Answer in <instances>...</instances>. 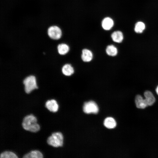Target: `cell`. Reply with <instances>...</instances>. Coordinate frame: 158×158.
I'll use <instances>...</instances> for the list:
<instances>
[{
    "mask_svg": "<svg viewBox=\"0 0 158 158\" xmlns=\"http://www.w3.org/2000/svg\"><path fill=\"white\" fill-rule=\"evenodd\" d=\"M145 99L148 106H151L155 103L156 99L153 93L150 91L146 90L144 93Z\"/></svg>",
    "mask_w": 158,
    "mask_h": 158,
    "instance_id": "9",
    "label": "cell"
},
{
    "mask_svg": "<svg viewBox=\"0 0 158 158\" xmlns=\"http://www.w3.org/2000/svg\"><path fill=\"white\" fill-rule=\"evenodd\" d=\"M22 126L24 130L31 132H37L40 129L37 118L32 114L27 115L23 117Z\"/></svg>",
    "mask_w": 158,
    "mask_h": 158,
    "instance_id": "1",
    "label": "cell"
},
{
    "mask_svg": "<svg viewBox=\"0 0 158 158\" xmlns=\"http://www.w3.org/2000/svg\"><path fill=\"white\" fill-rule=\"evenodd\" d=\"M61 70L63 74L66 76H71L74 73L73 67L69 64H66L64 65Z\"/></svg>",
    "mask_w": 158,
    "mask_h": 158,
    "instance_id": "13",
    "label": "cell"
},
{
    "mask_svg": "<svg viewBox=\"0 0 158 158\" xmlns=\"http://www.w3.org/2000/svg\"><path fill=\"white\" fill-rule=\"evenodd\" d=\"M83 111L86 114H97L99 111V108L96 103L94 101H91L85 102L83 107Z\"/></svg>",
    "mask_w": 158,
    "mask_h": 158,
    "instance_id": "5",
    "label": "cell"
},
{
    "mask_svg": "<svg viewBox=\"0 0 158 158\" xmlns=\"http://www.w3.org/2000/svg\"><path fill=\"white\" fill-rule=\"evenodd\" d=\"M106 51L108 55L112 56H116L118 53L117 48L112 44L108 45L106 48Z\"/></svg>",
    "mask_w": 158,
    "mask_h": 158,
    "instance_id": "16",
    "label": "cell"
},
{
    "mask_svg": "<svg viewBox=\"0 0 158 158\" xmlns=\"http://www.w3.org/2000/svg\"><path fill=\"white\" fill-rule=\"evenodd\" d=\"M49 36L54 40H58L60 39L62 36V31L60 28L54 25L50 27L47 30Z\"/></svg>",
    "mask_w": 158,
    "mask_h": 158,
    "instance_id": "4",
    "label": "cell"
},
{
    "mask_svg": "<svg viewBox=\"0 0 158 158\" xmlns=\"http://www.w3.org/2000/svg\"><path fill=\"white\" fill-rule=\"evenodd\" d=\"M111 37L114 42L118 43L122 42L124 39L123 34L119 30L115 31L113 32Z\"/></svg>",
    "mask_w": 158,
    "mask_h": 158,
    "instance_id": "11",
    "label": "cell"
},
{
    "mask_svg": "<svg viewBox=\"0 0 158 158\" xmlns=\"http://www.w3.org/2000/svg\"><path fill=\"white\" fill-rule=\"evenodd\" d=\"M47 144L55 147L62 146L63 142V134L59 132L52 133L47 139Z\"/></svg>",
    "mask_w": 158,
    "mask_h": 158,
    "instance_id": "2",
    "label": "cell"
},
{
    "mask_svg": "<svg viewBox=\"0 0 158 158\" xmlns=\"http://www.w3.org/2000/svg\"><path fill=\"white\" fill-rule=\"evenodd\" d=\"M23 158H43V155L42 153L38 150H33L25 154Z\"/></svg>",
    "mask_w": 158,
    "mask_h": 158,
    "instance_id": "10",
    "label": "cell"
},
{
    "mask_svg": "<svg viewBox=\"0 0 158 158\" xmlns=\"http://www.w3.org/2000/svg\"><path fill=\"white\" fill-rule=\"evenodd\" d=\"M45 107L50 111L55 113L59 110V104L56 100L54 99L47 100L45 103Z\"/></svg>",
    "mask_w": 158,
    "mask_h": 158,
    "instance_id": "6",
    "label": "cell"
},
{
    "mask_svg": "<svg viewBox=\"0 0 158 158\" xmlns=\"http://www.w3.org/2000/svg\"><path fill=\"white\" fill-rule=\"evenodd\" d=\"M135 101L136 107L138 108L144 109L148 106L145 98L140 95L136 96Z\"/></svg>",
    "mask_w": 158,
    "mask_h": 158,
    "instance_id": "8",
    "label": "cell"
},
{
    "mask_svg": "<svg viewBox=\"0 0 158 158\" xmlns=\"http://www.w3.org/2000/svg\"><path fill=\"white\" fill-rule=\"evenodd\" d=\"M145 28V25L142 22L138 21L135 25L134 30L135 32L137 33H141Z\"/></svg>",
    "mask_w": 158,
    "mask_h": 158,
    "instance_id": "17",
    "label": "cell"
},
{
    "mask_svg": "<svg viewBox=\"0 0 158 158\" xmlns=\"http://www.w3.org/2000/svg\"><path fill=\"white\" fill-rule=\"evenodd\" d=\"M114 25L113 20L111 17H105L101 22V26L103 29L108 31L111 30Z\"/></svg>",
    "mask_w": 158,
    "mask_h": 158,
    "instance_id": "7",
    "label": "cell"
},
{
    "mask_svg": "<svg viewBox=\"0 0 158 158\" xmlns=\"http://www.w3.org/2000/svg\"><path fill=\"white\" fill-rule=\"evenodd\" d=\"M93 54L92 52L90 50L85 49L82 50L81 58L85 62H89L92 59Z\"/></svg>",
    "mask_w": 158,
    "mask_h": 158,
    "instance_id": "12",
    "label": "cell"
},
{
    "mask_svg": "<svg viewBox=\"0 0 158 158\" xmlns=\"http://www.w3.org/2000/svg\"><path fill=\"white\" fill-rule=\"evenodd\" d=\"M17 155L13 152L5 150L0 154V158H18Z\"/></svg>",
    "mask_w": 158,
    "mask_h": 158,
    "instance_id": "18",
    "label": "cell"
},
{
    "mask_svg": "<svg viewBox=\"0 0 158 158\" xmlns=\"http://www.w3.org/2000/svg\"><path fill=\"white\" fill-rule=\"evenodd\" d=\"M23 83L25 91L27 94L30 93L33 90L38 88L35 77L33 75L26 77L23 80Z\"/></svg>",
    "mask_w": 158,
    "mask_h": 158,
    "instance_id": "3",
    "label": "cell"
},
{
    "mask_svg": "<svg viewBox=\"0 0 158 158\" xmlns=\"http://www.w3.org/2000/svg\"><path fill=\"white\" fill-rule=\"evenodd\" d=\"M58 53L61 55H64L69 51L70 48L69 46L65 43L59 44L57 47Z\"/></svg>",
    "mask_w": 158,
    "mask_h": 158,
    "instance_id": "15",
    "label": "cell"
},
{
    "mask_svg": "<svg viewBox=\"0 0 158 158\" xmlns=\"http://www.w3.org/2000/svg\"><path fill=\"white\" fill-rule=\"evenodd\" d=\"M104 124L106 128L109 129H112L116 127V123L113 118L111 117H108L104 120Z\"/></svg>",
    "mask_w": 158,
    "mask_h": 158,
    "instance_id": "14",
    "label": "cell"
},
{
    "mask_svg": "<svg viewBox=\"0 0 158 158\" xmlns=\"http://www.w3.org/2000/svg\"><path fill=\"white\" fill-rule=\"evenodd\" d=\"M155 91L157 94L158 95V85L157 86L156 88Z\"/></svg>",
    "mask_w": 158,
    "mask_h": 158,
    "instance_id": "19",
    "label": "cell"
}]
</instances>
